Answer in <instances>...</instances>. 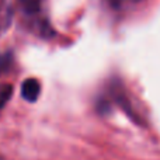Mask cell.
<instances>
[{
	"label": "cell",
	"instance_id": "6da1fadb",
	"mask_svg": "<svg viewBox=\"0 0 160 160\" xmlns=\"http://www.w3.org/2000/svg\"><path fill=\"white\" fill-rule=\"evenodd\" d=\"M41 93V84L37 79H27L22 82L21 86V96L25 101L28 102H35Z\"/></svg>",
	"mask_w": 160,
	"mask_h": 160
},
{
	"label": "cell",
	"instance_id": "7a4b0ae2",
	"mask_svg": "<svg viewBox=\"0 0 160 160\" xmlns=\"http://www.w3.org/2000/svg\"><path fill=\"white\" fill-rule=\"evenodd\" d=\"M13 18V8L10 0H0V35L8 30Z\"/></svg>",
	"mask_w": 160,
	"mask_h": 160
},
{
	"label": "cell",
	"instance_id": "3957f363",
	"mask_svg": "<svg viewBox=\"0 0 160 160\" xmlns=\"http://www.w3.org/2000/svg\"><path fill=\"white\" fill-rule=\"evenodd\" d=\"M22 11L28 16L34 17L41 13V3L42 0H18Z\"/></svg>",
	"mask_w": 160,
	"mask_h": 160
},
{
	"label": "cell",
	"instance_id": "277c9868",
	"mask_svg": "<svg viewBox=\"0 0 160 160\" xmlns=\"http://www.w3.org/2000/svg\"><path fill=\"white\" fill-rule=\"evenodd\" d=\"M13 96V86L8 83H0V108H3Z\"/></svg>",
	"mask_w": 160,
	"mask_h": 160
},
{
	"label": "cell",
	"instance_id": "5b68a950",
	"mask_svg": "<svg viewBox=\"0 0 160 160\" xmlns=\"http://www.w3.org/2000/svg\"><path fill=\"white\" fill-rule=\"evenodd\" d=\"M138 0H110V3L114 6V7H122V6H127V4H131V3H135Z\"/></svg>",
	"mask_w": 160,
	"mask_h": 160
}]
</instances>
